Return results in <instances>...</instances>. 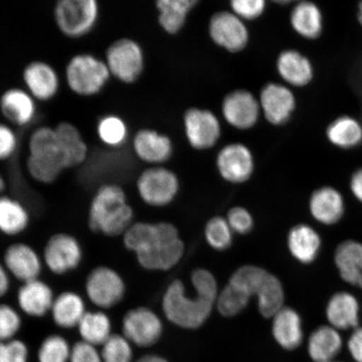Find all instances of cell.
<instances>
[{
    "label": "cell",
    "mask_w": 362,
    "mask_h": 362,
    "mask_svg": "<svg viewBox=\"0 0 362 362\" xmlns=\"http://www.w3.org/2000/svg\"><path fill=\"white\" fill-rule=\"evenodd\" d=\"M123 243L139 264L149 271L174 268L185 252L177 229L167 223H134L124 234Z\"/></svg>",
    "instance_id": "6da1fadb"
},
{
    "label": "cell",
    "mask_w": 362,
    "mask_h": 362,
    "mask_svg": "<svg viewBox=\"0 0 362 362\" xmlns=\"http://www.w3.org/2000/svg\"><path fill=\"white\" fill-rule=\"evenodd\" d=\"M134 212L123 187L115 182L99 187L90 200L88 223L95 233L108 238L124 236L134 223Z\"/></svg>",
    "instance_id": "7a4b0ae2"
},
{
    "label": "cell",
    "mask_w": 362,
    "mask_h": 362,
    "mask_svg": "<svg viewBox=\"0 0 362 362\" xmlns=\"http://www.w3.org/2000/svg\"><path fill=\"white\" fill-rule=\"evenodd\" d=\"M112 76L104 59L90 52H78L66 63L63 81L72 94L90 98L101 94Z\"/></svg>",
    "instance_id": "3957f363"
},
{
    "label": "cell",
    "mask_w": 362,
    "mask_h": 362,
    "mask_svg": "<svg viewBox=\"0 0 362 362\" xmlns=\"http://www.w3.org/2000/svg\"><path fill=\"white\" fill-rule=\"evenodd\" d=\"M196 291L194 298L187 296L180 280H174L163 297L162 307L166 318L185 329H197L209 318L216 298Z\"/></svg>",
    "instance_id": "277c9868"
},
{
    "label": "cell",
    "mask_w": 362,
    "mask_h": 362,
    "mask_svg": "<svg viewBox=\"0 0 362 362\" xmlns=\"http://www.w3.org/2000/svg\"><path fill=\"white\" fill-rule=\"evenodd\" d=\"M100 16V4L97 0H60L53 8L59 33L70 40L84 38L92 33Z\"/></svg>",
    "instance_id": "5b68a950"
},
{
    "label": "cell",
    "mask_w": 362,
    "mask_h": 362,
    "mask_svg": "<svg viewBox=\"0 0 362 362\" xmlns=\"http://www.w3.org/2000/svg\"><path fill=\"white\" fill-rule=\"evenodd\" d=\"M104 61L112 78L124 84L136 83L144 69V53L135 40L122 37L113 40L104 53Z\"/></svg>",
    "instance_id": "8992f818"
},
{
    "label": "cell",
    "mask_w": 362,
    "mask_h": 362,
    "mask_svg": "<svg viewBox=\"0 0 362 362\" xmlns=\"http://www.w3.org/2000/svg\"><path fill=\"white\" fill-rule=\"evenodd\" d=\"M85 293L98 310H111L123 301L126 284L122 275L111 267H95L85 280Z\"/></svg>",
    "instance_id": "52a82bcc"
},
{
    "label": "cell",
    "mask_w": 362,
    "mask_h": 362,
    "mask_svg": "<svg viewBox=\"0 0 362 362\" xmlns=\"http://www.w3.org/2000/svg\"><path fill=\"white\" fill-rule=\"evenodd\" d=\"M83 259V249L74 235L53 234L44 247L43 264L53 274L62 276L78 268Z\"/></svg>",
    "instance_id": "ba28073f"
},
{
    "label": "cell",
    "mask_w": 362,
    "mask_h": 362,
    "mask_svg": "<svg viewBox=\"0 0 362 362\" xmlns=\"http://www.w3.org/2000/svg\"><path fill=\"white\" fill-rule=\"evenodd\" d=\"M139 196L147 205L161 207L173 202L179 192V180L173 172L163 167L144 170L136 181Z\"/></svg>",
    "instance_id": "9c48e42d"
},
{
    "label": "cell",
    "mask_w": 362,
    "mask_h": 362,
    "mask_svg": "<svg viewBox=\"0 0 362 362\" xmlns=\"http://www.w3.org/2000/svg\"><path fill=\"white\" fill-rule=\"evenodd\" d=\"M23 88L37 103L54 100L62 89V76L57 68L44 60L31 61L23 68Z\"/></svg>",
    "instance_id": "30bf717a"
},
{
    "label": "cell",
    "mask_w": 362,
    "mask_h": 362,
    "mask_svg": "<svg viewBox=\"0 0 362 362\" xmlns=\"http://www.w3.org/2000/svg\"><path fill=\"white\" fill-rule=\"evenodd\" d=\"M163 333L160 317L146 307H137L127 311L122 320V334L139 347L155 345Z\"/></svg>",
    "instance_id": "8fae6325"
},
{
    "label": "cell",
    "mask_w": 362,
    "mask_h": 362,
    "mask_svg": "<svg viewBox=\"0 0 362 362\" xmlns=\"http://www.w3.org/2000/svg\"><path fill=\"white\" fill-rule=\"evenodd\" d=\"M0 112L7 124L24 129L37 117L38 103L24 88L11 87L0 96Z\"/></svg>",
    "instance_id": "7c38bea8"
},
{
    "label": "cell",
    "mask_w": 362,
    "mask_h": 362,
    "mask_svg": "<svg viewBox=\"0 0 362 362\" xmlns=\"http://www.w3.org/2000/svg\"><path fill=\"white\" fill-rule=\"evenodd\" d=\"M185 134L191 146L199 151L211 148L218 141L221 126L218 119L209 110L193 107L185 113Z\"/></svg>",
    "instance_id": "4fadbf2b"
},
{
    "label": "cell",
    "mask_w": 362,
    "mask_h": 362,
    "mask_svg": "<svg viewBox=\"0 0 362 362\" xmlns=\"http://www.w3.org/2000/svg\"><path fill=\"white\" fill-rule=\"evenodd\" d=\"M209 33L216 45L230 52H241L248 43L247 27L233 13H216L210 21Z\"/></svg>",
    "instance_id": "5bb4252c"
},
{
    "label": "cell",
    "mask_w": 362,
    "mask_h": 362,
    "mask_svg": "<svg viewBox=\"0 0 362 362\" xmlns=\"http://www.w3.org/2000/svg\"><path fill=\"white\" fill-rule=\"evenodd\" d=\"M27 157L60 172L66 170L55 127L40 125L31 131L27 140Z\"/></svg>",
    "instance_id": "9a60e30c"
},
{
    "label": "cell",
    "mask_w": 362,
    "mask_h": 362,
    "mask_svg": "<svg viewBox=\"0 0 362 362\" xmlns=\"http://www.w3.org/2000/svg\"><path fill=\"white\" fill-rule=\"evenodd\" d=\"M4 265L11 276L24 284L40 279L44 264L42 257L33 247L25 243H16L4 252Z\"/></svg>",
    "instance_id": "2e32d148"
},
{
    "label": "cell",
    "mask_w": 362,
    "mask_h": 362,
    "mask_svg": "<svg viewBox=\"0 0 362 362\" xmlns=\"http://www.w3.org/2000/svg\"><path fill=\"white\" fill-rule=\"evenodd\" d=\"M216 166L225 180L234 184L246 182L255 170L250 149L242 144H230L219 152Z\"/></svg>",
    "instance_id": "e0dca14e"
},
{
    "label": "cell",
    "mask_w": 362,
    "mask_h": 362,
    "mask_svg": "<svg viewBox=\"0 0 362 362\" xmlns=\"http://www.w3.org/2000/svg\"><path fill=\"white\" fill-rule=\"evenodd\" d=\"M259 103L248 90H234L224 98L223 116L234 128L242 130L252 128L259 120Z\"/></svg>",
    "instance_id": "ac0fdd59"
},
{
    "label": "cell",
    "mask_w": 362,
    "mask_h": 362,
    "mask_svg": "<svg viewBox=\"0 0 362 362\" xmlns=\"http://www.w3.org/2000/svg\"><path fill=\"white\" fill-rule=\"evenodd\" d=\"M259 104L267 121L273 125H282L291 119L296 100L291 89L269 83L261 90Z\"/></svg>",
    "instance_id": "d6986e66"
},
{
    "label": "cell",
    "mask_w": 362,
    "mask_h": 362,
    "mask_svg": "<svg viewBox=\"0 0 362 362\" xmlns=\"http://www.w3.org/2000/svg\"><path fill=\"white\" fill-rule=\"evenodd\" d=\"M55 294L44 280L37 279L21 284L17 291L19 309L31 318H43L51 312Z\"/></svg>",
    "instance_id": "ffe728a7"
},
{
    "label": "cell",
    "mask_w": 362,
    "mask_h": 362,
    "mask_svg": "<svg viewBox=\"0 0 362 362\" xmlns=\"http://www.w3.org/2000/svg\"><path fill=\"white\" fill-rule=\"evenodd\" d=\"M136 157L149 165H158L168 160L172 155L171 140L167 136L151 129L136 132L132 139Z\"/></svg>",
    "instance_id": "44dd1931"
},
{
    "label": "cell",
    "mask_w": 362,
    "mask_h": 362,
    "mask_svg": "<svg viewBox=\"0 0 362 362\" xmlns=\"http://www.w3.org/2000/svg\"><path fill=\"white\" fill-rule=\"evenodd\" d=\"M55 130L66 170L83 165L88 160L89 147L78 127L70 122H61Z\"/></svg>",
    "instance_id": "7402d4cb"
},
{
    "label": "cell",
    "mask_w": 362,
    "mask_h": 362,
    "mask_svg": "<svg viewBox=\"0 0 362 362\" xmlns=\"http://www.w3.org/2000/svg\"><path fill=\"white\" fill-rule=\"evenodd\" d=\"M87 312L83 296L75 291H68L56 296L49 314L57 327L71 329L78 328L80 321Z\"/></svg>",
    "instance_id": "603a6c76"
},
{
    "label": "cell",
    "mask_w": 362,
    "mask_h": 362,
    "mask_svg": "<svg viewBox=\"0 0 362 362\" xmlns=\"http://www.w3.org/2000/svg\"><path fill=\"white\" fill-rule=\"evenodd\" d=\"M277 69L281 78L293 87H305L313 79L310 61L296 49H286L278 57Z\"/></svg>",
    "instance_id": "cb8c5ba5"
},
{
    "label": "cell",
    "mask_w": 362,
    "mask_h": 362,
    "mask_svg": "<svg viewBox=\"0 0 362 362\" xmlns=\"http://www.w3.org/2000/svg\"><path fill=\"white\" fill-rule=\"evenodd\" d=\"M30 215L21 201L0 196V233L7 237L19 236L29 228Z\"/></svg>",
    "instance_id": "d4e9b609"
},
{
    "label": "cell",
    "mask_w": 362,
    "mask_h": 362,
    "mask_svg": "<svg viewBox=\"0 0 362 362\" xmlns=\"http://www.w3.org/2000/svg\"><path fill=\"white\" fill-rule=\"evenodd\" d=\"M273 334L280 346L286 350L296 349L303 341L300 315L291 308H283L274 317Z\"/></svg>",
    "instance_id": "484cf974"
},
{
    "label": "cell",
    "mask_w": 362,
    "mask_h": 362,
    "mask_svg": "<svg viewBox=\"0 0 362 362\" xmlns=\"http://www.w3.org/2000/svg\"><path fill=\"white\" fill-rule=\"evenodd\" d=\"M310 207L316 220L325 224H333L341 219L344 211L341 194L332 187H323L312 194Z\"/></svg>",
    "instance_id": "4316f807"
},
{
    "label": "cell",
    "mask_w": 362,
    "mask_h": 362,
    "mask_svg": "<svg viewBox=\"0 0 362 362\" xmlns=\"http://www.w3.org/2000/svg\"><path fill=\"white\" fill-rule=\"evenodd\" d=\"M291 22L296 33L306 39L318 38L323 31L322 12L313 2L298 3L291 12Z\"/></svg>",
    "instance_id": "83f0119b"
},
{
    "label": "cell",
    "mask_w": 362,
    "mask_h": 362,
    "mask_svg": "<svg viewBox=\"0 0 362 362\" xmlns=\"http://www.w3.org/2000/svg\"><path fill=\"white\" fill-rule=\"evenodd\" d=\"M95 132L98 141L108 148H120L129 141V125L123 117L115 112H107L99 117Z\"/></svg>",
    "instance_id": "f1b7e54d"
},
{
    "label": "cell",
    "mask_w": 362,
    "mask_h": 362,
    "mask_svg": "<svg viewBox=\"0 0 362 362\" xmlns=\"http://www.w3.org/2000/svg\"><path fill=\"white\" fill-rule=\"evenodd\" d=\"M76 329L81 341L98 347L102 346L113 334L110 317L101 310H88Z\"/></svg>",
    "instance_id": "f546056e"
},
{
    "label": "cell",
    "mask_w": 362,
    "mask_h": 362,
    "mask_svg": "<svg viewBox=\"0 0 362 362\" xmlns=\"http://www.w3.org/2000/svg\"><path fill=\"white\" fill-rule=\"evenodd\" d=\"M288 245L291 255L298 261L303 264H310L318 255L320 238L310 226L298 225L289 232Z\"/></svg>",
    "instance_id": "4dcf8cb0"
},
{
    "label": "cell",
    "mask_w": 362,
    "mask_h": 362,
    "mask_svg": "<svg viewBox=\"0 0 362 362\" xmlns=\"http://www.w3.org/2000/svg\"><path fill=\"white\" fill-rule=\"evenodd\" d=\"M359 305L350 293L334 294L327 307V318L334 329L355 328L359 322Z\"/></svg>",
    "instance_id": "1f68e13d"
},
{
    "label": "cell",
    "mask_w": 362,
    "mask_h": 362,
    "mask_svg": "<svg viewBox=\"0 0 362 362\" xmlns=\"http://www.w3.org/2000/svg\"><path fill=\"white\" fill-rule=\"evenodd\" d=\"M342 346V339L337 330L322 327L312 333L308 351L315 362H333Z\"/></svg>",
    "instance_id": "d6a6232c"
},
{
    "label": "cell",
    "mask_w": 362,
    "mask_h": 362,
    "mask_svg": "<svg viewBox=\"0 0 362 362\" xmlns=\"http://www.w3.org/2000/svg\"><path fill=\"white\" fill-rule=\"evenodd\" d=\"M197 4L198 0H160L156 2L158 23L167 33L177 34Z\"/></svg>",
    "instance_id": "836d02e7"
},
{
    "label": "cell",
    "mask_w": 362,
    "mask_h": 362,
    "mask_svg": "<svg viewBox=\"0 0 362 362\" xmlns=\"http://www.w3.org/2000/svg\"><path fill=\"white\" fill-rule=\"evenodd\" d=\"M336 264L341 278L357 286L362 276V244L354 241L341 243L337 249Z\"/></svg>",
    "instance_id": "e575fe53"
},
{
    "label": "cell",
    "mask_w": 362,
    "mask_h": 362,
    "mask_svg": "<svg viewBox=\"0 0 362 362\" xmlns=\"http://www.w3.org/2000/svg\"><path fill=\"white\" fill-rule=\"evenodd\" d=\"M327 136L334 146L355 148L362 142V126L354 117L341 116L328 126Z\"/></svg>",
    "instance_id": "d590c367"
},
{
    "label": "cell",
    "mask_w": 362,
    "mask_h": 362,
    "mask_svg": "<svg viewBox=\"0 0 362 362\" xmlns=\"http://www.w3.org/2000/svg\"><path fill=\"white\" fill-rule=\"evenodd\" d=\"M260 314L265 318H274L283 309V285L276 276L269 274L257 294Z\"/></svg>",
    "instance_id": "8d00e7d4"
},
{
    "label": "cell",
    "mask_w": 362,
    "mask_h": 362,
    "mask_svg": "<svg viewBox=\"0 0 362 362\" xmlns=\"http://www.w3.org/2000/svg\"><path fill=\"white\" fill-rule=\"evenodd\" d=\"M71 346L61 334H52L40 343L38 362H70Z\"/></svg>",
    "instance_id": "74e56055"
},
{
    "label": "cell",
    "mask_w": 362,
    "mask_h": 362,
    "mask_svg": "<svg viewBox=\"0 0 362 362\" xmlns=\"http://www.w3.org/2000/svg\"><path fill=\"white\" fill-rule=\"evenodd\" d=\"M251 297L242 289L228 283L216 300L217 310L226 317L236 316L247 306Z\"/></svg>",
    "instance_id": "f35d334b"
},
{
    "label": "cell",
    "mask_w": 362,
    "mask_h": 362,
    "mask_svg": "<svg viewBox=\"0 0 362 362\" xmlns=\"http://www.w3.org/2000/svg\"><path fill=\"white\" fill-rule=\"evenodd\" d=\"M205 237L209 245L218 251H224L232 245L233 230L228 221L216 216L208 221L205 229Z\"/></svg>",
    "instance_id": "ab89813d"
},
{
    "label": "cell",
    "mask_w": 362,
    "mask_h": 362,
    "mask_svg": "<svg viewBox=\"0 0 362 362\" xmlns=\"http://www.w3.org/2000/svg\"><path fill=\"white\" fill-rule=\"evenodd\" d=\"M100 351L103 362H134L132 344L122 334L113 333Z\"/></svg>",
    "instance_id": "60d3db41"
},
{
    "label": "cell",
    "mask_w": 362,
    "mask_h": 362,
    "mask_svg": "<svg viewBox=\"0 0 362 362\" xmlns=\"http://www.w3.org/2000/svg\"><path fill=\"white\" fill-rule=\"evenodd\" d=\"M22 327V318L15 308L0 304V342L15 339Z\"/></svg>",
    "instance_id": "b9f144b4"
},
{
    "label": "cell",
    "mask_w": 362,
    "mask_h": 362,
    "mask_svg": "<svg viewBox=\"0 0 362 362\" xmlns=\"http://www.w3.org/2000/svg\"><path fill=\"white\" fill-rule=\"evenodd\" d=\"M19 146L20 138L16 129L6 122H0V162L15 157Z\"/></svg>",
    "instance_id": "7bdbcfd3"
},
{
    "label": "cell",
    "mask_w": 362,
    "mask_h": 362,
    "mask_svg": "<svg viewBox=\"0 0 362 362\" xmlns=\"http://www.w3.org/2000/svg\"><path fill=\"white\" fill-rule=\"evenodd\" d=\"M29 348L20 339L0 342V362H29Z\"/></svg>",
    "instance_id": "ee69618b"
},
{
    "label": "cell",
    "mask_w": 362,
    "mask_h": 362,
    "mask_svg": "<svg viewBox=\"0 0 362 362\" xmlns=\"http://www.w3.org/2000/svg\"><path fill=\"white\" fill-rule=\"evenodd\" d=\"M233 13L240 19L252 21L262 15L265 10L264 0H233L230 2Z\"/></svg>",
    "instance_id": "f6af8a7d"
},
{
    "label": "cell",
    "mask_w": 362,
    "mask_h": 362,
    "mask_svg": "<svg viewBox=\"0 0 362 362\" xmlns=\"http://www.w3.org/2000/svg\"><path fill=\"white\" fill-rule=\"evenodd\" d=\"M228 223L234 232L239 234L250 233L255 225L252 216L245 208L234 207L228 212Z\"/></svg>",
    "instance_id": "bcb514c9"
},
{
    "label": "cell",
    "mask_w": 362,
    "mask_h": 362,
    "mask_svg": "<svg viewBox=\"0 0 362 362\" xmlns=\"http://www.w3.org/2000/svg\"><path fill=\"white\" fill-rule=\"evenodd\" d=\"M70 362H103L98 346L79 341L71 346Z\"/></svg>",
    "instance_id": "7dc6e473"
},
{
    "label": "cell",
    "mask_w": 362,
    "mask_h": 362,
    "mask_svg": "<svg viewBox=\"0 0 362 362\" xmlns=\"http://www.w3.org/2000/svg\"><path fill=\"white\" fill-rule=\"evenodd\" d=\"M348 347L353 359L356 362H362V328L356 329L351 334Z\"/></svg>",
    "instance_id": "c3c4849f"
},
{
    "label": "cell",
    "mask_w": 362,
    "mask_h": 362,
    "mask_svg": "<svg viewBox=\"0 0 362 362\" xmlns=\"http://www.w3.org/2000/svg\"><path fill=\"white\" fill-rule=\"evenodd\" d=\"M11 275L6 267L0 264V298H3L10 291Z\"/></svg>",
    "instance_id": "681fc988"
},
{
    "label": "cell",
    "mask_w": 362,
    "mask_h": 362,
    "mask_svg": "<svg viewBox=\"0 0 362 362\" xmlns=\"http://www.w3.org/2000/svg\"><path fill=\"white\" fill-rule=\"evenodd\" d=\"M351 187L355 197L362 202V169H360L353 175L351 181Z\"/></svg>",
    "instance_id": "f907efd6"
},
{
    "label": "cell",
    "mask_w": 362,
    "mask_h": 362,
    "mask_svg": "<svg viewBox=\"0 0 362 362\" xmlns=\"http://www.w3.org/2000/svg\"><path fill=\"white\" fill-rule=\"evenodd\" d=\"M134 362H167V361L162 358L161 356L156 355H147Z\"/></svg>",
    "instance_id": "816d5d0a"
},
{
    "label": "cell",
    "mask_w": 362,
    "mask_h": 362,
    "mask_svg": "<svg viewBox=\"0 0 362 362\" xmlns=\"http://www.w3.org/2000/svg\"><path fill=\"white\" fill-rule=\"evenodd\" d=\"M6 181L4 180V176L1 173H0V196H2V194L4 191H6Z\"/></svg>",
    "instance_id": "f5cc1de1"
},
{
    "label": "cell",
    "mask_w": 362,
    "mask_h": 362,
    "mask_svg": "<svg viewBox=\"0 0 362 362\" xmlns=\"http://www.w3.org/2000/svg\"><path fill=\"white\" fill-rule=\"evenodd\" d=\"M357 19H358L360 25L362 26V1L360 2L358 6V11H357Z\"/></svg>",
    "instance_id": "db71d44e"
},
{
    "label": "cell",
    "mask_w": 362,
    "mask_h": 362,
    "mask_svg": "<svg viewBox=\"0 0 362 362\" xmlns=\"http://www.w3.org/2000/svg\"><path fill=\"white\" fill-rule=\"evenodd\" d=\"M333 362H336V361H333Z\"/></svg>",
    "instance_id": "11a10c76"
}]
</instances>
